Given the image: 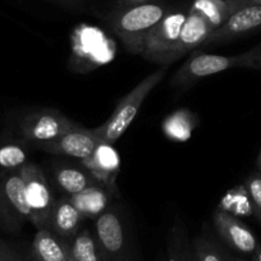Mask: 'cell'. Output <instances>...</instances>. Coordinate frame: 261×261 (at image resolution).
I'll use <instances>...</instances> for the list:
<instances>
[{"label": "cell", "mask_w": 261, "mask_h": 261, "mask_svg": "<svg viewBox=\"0 0 261 261\" xmlns=\"http://www.w3.org/2000/svg\"><path fill=\"white\" fill-rule=\"evenodd\" d=\"M246 191L250 197L252 213L261 223V173H253L247 178Z\"/></svg>", "instance_id": "7402d4cb"}, {"label": "cell", "mask_w": 261, "mask_h": 261, "mask_svg": "<svg viewBox=\"0 0 261 261\" xmlns=\"http://www.w3.org/2000/svg\"><path fill=\"white\" fill-rule=\"evenodd\" d=\"M6 261H24L16 251L12 250L8 246V250H7V260Z\"/></svg>", "instance_id": "484cf974"}, {"label": "cell", "mask_w": 261, "mask_h": 261, "mask_svg": "<svg viewBox=\"0 0 261 261\" xmlns=\"http://www.w3.org/2000/svg\"><path fill=\"white\" fill-rule=\"evenodd\" d=\"M53 2L65 8L76 9V11H80L84 7V0H53Z\"/></svg>", "instance_id": "cb8c5ba5"}, {"label": "cell", "mask_w": 261, "mask_h": 261, "mask_svg": "<svg viewBox=\"0 0 261 261\" xmlns=\"http://www.w3.org/2000/svg\"><path fill=\"white\" fill-rule=\"evenodd\" d=\"M85 218L79 212L69 196H62L57 199L53 206L46 227L58 237L69 241L80 229Z\"/></svg>", "instance_id": "4fadbf2b"}, {"label": "cell", "mask_w": 261, "mask_h": 261, "mask_svg": "<svg viewBox=\"0 0 261 261\" xmlns=\"http://www.w3.org/2000/svg\"><path fill=\"white\" fill-rule=\"evenodd\" d=\"M234 261H246V260H241V258H238V260H234Z\"/></svg>", "instance_id": "4dcf8cb0"}, {"label": "cell", "mask_w": 261, "mask_h": 261, "mask_svg": "<svg viewBox=\"0 0 261 261\" xmlns=\"http://www.w3.org/2000/svg\"><path fill=\"white\" fill-rule=\"evenodd\" d=\"M168 13L164 4L155 2L127 4L110 17V27L132 54H141L147 35Z\"/></svg>", "instance_id": "6da1fadb"}, {"label": "cell", "mask_w": 261, "mask_h": 261, "mask_svg": "<svg viewBox=\"0 0 261 261\" xmlns=\"http://www.w3.org/2000/svg\"><path fill=\"white\" fill-rule=\"evenodd\" d=\"M167 71V65H163L162 68L152 72L151 74L145 77L141 82H139L137 86H135L118 101L114 112L108 118L107 122L102 123L99 127L92 128V135L104 144L113 145L115 141H118L124 135L128 127L132 124L146 97L164 79Z\"/></svg>", "instance_id": "3957f363"}, {"label": "cell", "mask_w": 261, "mask_h": 261, "mask_svg": "<svg viewBox=\"0 0 261 261\" xmlns=\"http://www.w3.org/2000/svg\"><path fill=\"white\" fill-rule=\"evenodd\" d=\"M236 8L241 9L248 6H261V0H233Z\"/></svg>", "instance_id": "d4e9b609"}, {"label": "cell", "mask_w": 261, "mask_h": 261, "mask_svg": "<svg viewBox=\"0 0 261 261\" xmlns=\"http://www.w3.org/2000/svg\"><path fill=\"white\" fill-rule=\"evenodd\" d=\"M81 164L100 185L115 188V179L120 170V156L113 145L100 142L90 156L81 160Z\"/></svg>", "instance_id": "7c38bea8"}, {"label": "cell", "mask_w": 261, "mask_h": 261, "mask_svg": "<svg viewBox=\"0 0 261 261\" xmlns=\"http://www.w3.org/2000/svg\"><path fill=\"white\" fill-rule=\"evenodd\" d=\"M113 191L117 190L95 185L71 196V200L85 219H96L110 206Z\"/></svg>", "instance_id": "2e32d148"}, {"label": "cell", "mask_w": 261, "mask_h": 261, "mask_svg": "<svg viewBox=\"0 0 261 261\" xmlns=\"http://www.w3.org/2000/svg\"><path fill=\"white\" fill-rule=\"evenodd\" d=\"M127 4H137V3H145V2H150V0H123Z\"/></svg>", "instance_id": "83f0119b"}, {"label": "cell", "mask_w": 261, "mask_h": 261, "mask_svg": "<svg viewBox=\"0 0 261 261\" xmlns=\"http://www.w3.org/2000/svg\"><path fill=\"white\" fill-rule=\"evenodd\" d=\"M261 30V6H248L236 11L219 29L214 30L202 46L230 41Z\"/></svg>", "instance_id": "30bf717a"}, {"label": "cell", "mask_w": 261, "mask_h": 261, "mask_svg": "<svg viewBox=\"0 0 261 261\" xmlns=\"http://www.w3.org/2000/svg\"><path fill=\"white\" fill-rule=\"evenodd\" d=\"M233 68H261V44L237 55L199 54L175 72L170 85L178 90L188 89L196 82Z\"/></svg>", "instance_id": "7a4b0ae2"}, {"label": "cell", "mask_w": 261, "mask_h": 261, "mask_svg": "<svg viewBox=\"0 0 261 261\" xmlns=\"http://www.w3.org/2000/svg\"><path fill=\"white\" fill-rule=\"evenodd\" d=\"M54 180L65 196H73L91 186L100 185L86 168L72 164H58L53 170Z\"/></svg>", "instance_id": "e0dca14e"}, {"label": "cell", "mask_w": 261, "mask_h": 261, "mask_svg": "<svg viewBox=\"0 0 261 261\" xmlns=\"http://www.w3.org/2000/svg\"><path fill=\"white\" fill-rule=\"evenodd\" d=\"M186 17L187 13L183 11L168 12L147 35L142 46V57L162 67L172 64L173 53L177 46Z\"/></svg>", "instance_id": "5b68a950"}, {"label": "cell", "mask_w": 261, "mask_h": 261, "mask_svg": "<svg viewBox=\"0 0 261 261\" xmlns=\"http://www.w3.org/2000/svg\"><path fill=\"white\" fill-rule=\"evenodd\" d=\"M30 215L21 169L0 173V228L17 232L30 222Z\"/></svg>", "instance_id": "277c9868"}, {"label": "cell", "mask_w": 261, "mask_h": 261, "mask_svg": "<svg viewBox=\"0 0 261 261\" xmlns=\"http://www.w3.org/2000/svg\"><path fill=\"white\" fill-rule=\"evenodd\" d=\"M7 250H8V245L3 241H0V261L7 260Z\"/></svg>", "instance_id": "4316f807"}, {"label": "cell", "mask_w": 261, "mask_h": 261, "mask_svg": "<svg viewBox=\"0 0 261 261\" xmlns=\"http://www.w3.org/2000/svg\"><path fill=\"white\" fill-rule=\"evenodd\" d=\"M27 144L22 139H0V173L19 170L30 162Z\"/></svg>", "instance_id": "d6986e66"}, {"label": "cell", "mask_w": 261, "mask_h": 261, "mask_svg": "<svg viewBox=\"0 0 261 261\" xmlns=\"http://www.w3.org/2000/svg\"><path fill=\"white\" fill-rule=\"evenodd\" d=\"M257 261H261V252H260V255L257 256Z\"/></svg>", "instance_id": "f546056e"}, {"label": "cell", "mask_w": 261, "mask_h": 261, "mask_svg": "<svg viewBox=\"0 0 261 261\" xmlns=\"http://www.w3.org/2000/svg\"><path fill=\"white\" fill-rule=\"evenodd\" d=\"M214 30V27L201 14L190 8L182 30H180L177 46H175L174 53H173V63L179 60L180 58L185 57L187 53L192 51L193 49L202 46Z\"/></svg>", "instance_id": "5bb4252c"}, {"label": "cell", "mask_w": 261, "mask_h": 261, "mask_svg": "<svg viewBox=\"0 0 261 261\" xmlns=\"http://www.w3.org/2000/svg\"><path fill=\"white\" fill-rule=\"evenodd\" d=\"M21 174L24 182L26 200L30 207V223L37 229L46 227L55 199L54 192L45 177L44 172L35 163L29 162L21 168Z\"/></svg>", "instance_id": "52a82bcc"}, {"label": "cell", "mask_w": 261, "mask_h": 261, "mask_svg": "<svg viewBox=\"0 0 261 261\" xmlns=\"http://www.w3.org/2000/svg\"><path fill=\"white\" fill-rule=\"evenodd\" d=\"M68 243L73 261H108L95 232L89 228H81Z\"/></svg>", "instance_id": "ac0fdd59"}, {"label": "cell", "mask_w": 261, "mask_h": 261, "mask_svg": "<svg viewBox=\"0 0 261 261\" xmlns=\"http://www.w3.org/2000/svg\"><path fill=\"white\" fill-rule=\"evenodd\" d=\"M34 261H73L68 241L58 237L47 228H40L32 242Z\"/></svg>", "instance_id": "9a60e30c"}, {"label": "cell", "mask_w": 261, "mask_h": 261, "mask_svg": "<svg viewBox=\"0 0 261 261\" xmlns=\"http://www.w3.org/2000/svg\"><path fill=\"white\" fill-rule=\"evenodd\" d=\"M94 232L108 261H125L127 234L122 214L117 206L110 205L95 219Z\"/></svg>", "instance_id": "ba28073f"}, {"label": "cell", "mask_w": 261, "mask_h": 261, "mask_svg": "<svg viewBox=\"0 0 261 261\" xmlns=\"http://www.w3.org/2000/svg\"><path fill=\"white\" fill-rule=\"evenodd\" d=\"M80 127L59 110L42 109L24 115L19 120L18 129L21 139L34 145L51 141Z\"/></svg>", "instance_id": "8992f818"}, {"label": "cell", "mask_w": 261, "mask_h": 261, "mask_svg": "<svg viewBox=\"0 0 261 261\" xmlns=\"http://www.w3.org/2000/svg\"><path fill=\"white\" fill-rule=\"evenodd\" d=\"M183 240L180 233H178L177 238L169 242L168 245V261H183L182 257Z\"/></svg>", "instance_id": "603a6c76"}, {"label": "cell", "mask_w": 261, "mask_h": 261, "mask_svg": "<svg viewBox=\"0 0 261 261\" xmlns=\"http://www.w3.org/2000/svg\"><path fill=\"white\" fill-rule=\"evenodd\" d=\"M191 9L201 14L215 30L237 11L233 0H193Z\"/></svg>", "instance_id": "ffe728a7"}, {"label": "cell", "mask_w": 261, "mask_h": 261, "mask_svg": "<svg viewBox=\"0 0 261 261\" xmlns=\"http://www.w3.org/2000/svg\"><path fill=\"white\" fill-rule=\"evenodd\" d=\"M257 165H258V169H260V173H261V151H260V155H258V159H257Z\"/></svg>", "instance_id": "f1b7e54d"}, {"label": "cell", "mask_w": 261, "mask_h": 261, "mask_svg": "<svg viewBox=\"0 0 261 261\" xmlns=\"http://www.w3.org/2000/svg\"><path fill=\"white\" fill-rule=\"evenodd\" d=\"M99 144L100 141L92 135L91 129H86L81 125L77 129L63 135L58 139L34 144V146L49 154L64 155V156L82 160L90 156Z\"/></svg>", "instance_id": "9c48e42d"}, {"label": "cell", "mask_w": 261, "mask_h": 261, "mask_svg": "<svg viewBox=\"0 0 261 261\" xmlns=\"http://www.w3.org/2000/svg\"><path fill=\"white\" fill-rule=\"evenodd\" d=\"M195 261H227L222 250L206 237L196 238L193 243Z\"/></svg>", "instance_id": "44dd1931"}, {"label": "cell", "mask_w": 261, "mask_h": 261, "mask_svg": "<svg viewBox=\"0 0 261 261\" xmlns=\"http://www.w3.org/2000/svg\"><path fill=\"white\" fill-rule=\"evenodd\" d=\"M214 225L220 237L236 251L253 253L257 251L258 242L252 230L230 213L218 209L213 215Z\"/></svg>", "instance_id": "8fae6325"}]
</instances>
